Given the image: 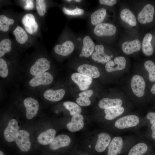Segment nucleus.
<instances>
[{"label":"nucleus","instance_id":"obj_1","mask_svg":"<svg viewBox=\"0 0 155 155\" xmlns=\"http://www.w3.org/2000/svg\"><path fill=\"white\" fill-rule=\"evenodd\" d=\"M140 122V119L137 116L130 115L123 117L117 120L115 125L119 129H124L135 126Z\"/></svg>","mask_w":155,"mask_h":155},{"label":"nucleus","instance_id":"obj_17","mask_svg":"<svg viewBox=\"0 0 155 155\" xmlns=\"http://www.w3.org/2000/svg\"><path fill=\"white\" fill-rule=\"evenodd\" d=\"M84 117L79 114L73 116L70 122L67 125V127L69 131L72 132L79 131L83 127Z\"/></svg>","mask_w":155,"mask_h":155},{"label":"nucleus","instance_id":"obj_26","mask_svg":"<svg viewBox=\"0 0 155 155\" xmlns=\"http://www.w3.org/2000/svg\"><path fill=\"white\" fill-rule=\"evenodd\" d=\"M121 20L132 26L137 24L136 19L134 15L129 9L125 8L121 11L120 14Z\"/></svg>","mask_w":155,"mask_h":155},{"label":"nucleus","instance_id":"obj_47","mask_svg":"<svg viewBox=\"0 0 155 155\" xmlns=\"http://www.w3.org/2000/svg\"><path fill=\"white\" fill-rule=\"evenodd\" d=\"M82 155H90L88 154H84Z\"/></svg>","mask_w":155,"mask_h":155},{"label":"nucleus","instance_id":"obj_20","mask_svg":"<svg viewBox=\"0 0 155 155\" xmlns=\"http://www.w3.org/2000/svg\"><path fill=\"white\" fill-rule=\"evenodd\" d=\"M77 70L79 73L91 78H97L100 75L98 68L95 66L89 64H82L78 67Z\"/></svg>","mask_w":155,"mask_h":155},{"label":"nucleus","instance_id":"obj_15","mask_svg":"<svg viewBox=\"0 0 155 155\" xmlns=\"http://www.w3.org/2000/svg\"><path fill=\"white\" fill-rule=\"evenodd\" d=\"M94 50L95 52L92 55V58L94 61L104 64L111 60L110 56L105 53L104 48L102 44H97L95 46Z\"/></svg>","mask_w":155,"mask_h":155},{"label":"nucleus","instance_id":"obj_42","mask_svg":"<svg viewBox=\"0 0 155 155\" xmlns=\"http://www.w3.org/2000/svg\"><path fill=\"white\" fill-rule=\"evenodd\" d=\"M151 129L152 131V137L153 138L155 139V124L152 125L151 127Z\"/></svg>","mask_w":155,"mask_h":155},{"label":"nucleus","instance_id":"obj_48","mask_svg":"<svg viewBox=\"0 0 155 155\" xmlns=\"http://www.w3.org/2000/svg\"><path fill=\"white\" fill-rule=\"evenodd\" d=\"M113 55H111V57H113Z\"/></svg>","mask_w":155,"mask_h":155},{"label":"nucleus","instance_id":"obj_41","mask_svg":"<svg viewBox=\"0 0 155 155\" xmlns=\"http://www.w3.org/2000/svg\"><path fill=\"white\" fill-rule=\"evenodd\" d=\"M26 5L25 8L26 9L30 10L32 9L34 7V4L32 0H26Z\"/></svg>","mask_w":155,"mask_h":155},{"label":"nucleus","instance_id":"obj_8","mask_svg":"<svg viewBox=\"0 0 155 155\" xmlns=\"http://www.w3.org/2000/svg\"><path fill=\"white\" fill-rule=\"evenodd\" d=\"M72 81L82 91L87 89L91 84L92 79V78L80 73H75L71 76Z\"/></svg>","mask_w":155,"mask_h":155},{"label":"nucleus","instance_id":"obj_24","mask_svg":"<svg viewBox=\"0 0 155 155\" xmlns=\"http://www.w3.org/2000/svg\"><path fill=\"white\" fill-rule=\"evenodd\" d=\"M122 103V100L119 98H104L99 101L98 104L100 108L105 109L120 106Z\"/></svg>","mask_w":155,"mask_h":155},{"label":"nucleus","instance_id":"obj_40","mask_svg":"<svg viewBox=\"0 0 155 155\" xmlns=\"http://www.w3.org/2000/svg\"><path fill=\"white\" fill-rule=\"evenodd\" d=\"M146 118L150 120L151 124H155V113L151 112L148 113L146 115Z\"/></svg>","mask_w":155,"mask_h":155},{"label":"nucleus","instance_id":"obj_2","mask_svg":"<svg viewBox=\"0 0 155 155\" xmlns=\"http://www.w3.org/2000/svg\"><path fill=\"white\" fill-rule=\"evenodd\" d=\"M30 134L24 130L18 131L15 138L17 145L22 151L27 152L30 148L31 142L29 139Z\"/></svg>","mask_w":155,"mask_h":155},{"label":"nucleus","instance_id":"obj_32","mask_svg":"<svg viewBox=\"0 0 155 155\" xmlns=\"http://www.w3.org/2000/svg\"><path fill=\"white\" fill-rule=\"evenodd\" d=\"M63 106L65 108L70 112L71 116L80 114L82 109L78 104L71 101H66L63 102Z\"/></svg>","mask_w":155,"mask_h":155},{"label":"nucleus","instance_id":"obj_30","mask_svg":"<svg viewBox=\"0 0 155 155\" xmlns=\"http://www.w3.org/2000/svg\"><path fill=\"white\" fill-rule=\"evenodd\" d=\"M16 41L20 44H23L27 41L28 36L24 30L18 26L13 31Z\"/></svg>","mask_w":155,"mask_h":155},{"label":"nucleus","instance_id":"obj_12","mask_svg":"<svg viewBox=\"0 0 155 155\" xmlns=\"http://www.w3.org/2000/svg\"><path fill=\"white\" fill-rule=\"evenodd\" d=\"M53 80V77L50 73L45 72L32 79L29 82V84L32 87L48 85L52 82Z\"/></svg>","mask_w":155,"mask_h":155},{"label":"nucleus","instance_id":"obj_9","mask_svg":"<svg viewBox=\"0 0 155 155\" xmlns=\"http://www.w3.org/2000/svg\"><path fill=\"white\" fill-rule=\"evenodd\" d=\"M154 12V7L152 5L150 4L146 5L138 14V21L142 24L150 22L153 20Z\"/></svg>","mask_w":155,"mask_h":155},{"label":"nucleus","instance_id":"obj_11","mask_svg":"<svg viewBox=\"0 0 155 155\" xmlns=\"http://www.w3.org/2000/svg\"><path fill=\"white\" fill-rule=\"evenodd\" d=\"M22 22L25 30L29 34H32L37 31L38 25L32 14L28 13L25 15L22 18Z\"/></svg>","mask_w":155,"mask_h":155},{"label":"nucleus","instance_id":"obj_23","mask_svg":"<svg viewBox=\"0 0 155 155\" xmlns=\"http://www.w3.org/2000/svg\"><path fill=\"white\" fill-rule=\"evenodd\" d=\"M65 92V90L62 89L56 90L49 89L44 92L43 96L48 100L52 102H57L63 98Z\"/></svg>","mask_w":155,"mask_h":155},{"label":"nucleus","instance_id":"obj_33","mask_svg":"<svg viewBox=\"0 0 155 155\" xmlns=\"http://www.w3.org/2000/svg\"><path fill=\"white\" fill-rule=\"evenodd\" d=\"M14 21L12 19L9 18L4 15L0 16V30L3 32L9 30V26L13 24Z\"/></svg>","mask_w":155,"mask_h":155},{"label":"nucleus","instance_id":"obj_36","mask_svg":"<svg viewBox=\"0 0 155 155\" xmlns=\"http://www.w3.org/2000/svg\"><path fill=\"white\" fill-rule=\"evenodd\" d=\"M36 8L40 16H43L45 14L46 9V4L45 1L36 0Z\"/></svg>","mask_w":155,"mask_h":155},{"label":"nucleus","instance_id":"obj_25","mask_svg":"<svg viewBox=\"0 0 155 155\" xmlns=\"http://www.w3.org/2000/svg\"><path fill=\"white\" fill-rule=\"evenodd\" d=\"M152 36L150 33L146 34L144 37L142 44V48L143 53L146 55H151L153 52V48L151 43Z\"/></svg>","mask_w":155,"mask_h":155},{"label":"nucleus","instance_id":"obj_34","mask_svg":"<svg viewBox=\"0 0 155 155\" xmlns=\"http://www.w3.org/2000/svg\"><path fill=\"white\" fill-rule=\"evenodd\" d=\"M144 66L148 72L149 80L151 82H155V65L153 62L150 60L146 61Z\"/></svg>","mask_w":155,"mask_h":155},{"label":"nucleus","instance_id":"obj_16","mask_svg":"<svg viewBox=\"0 0 155 155\" xmlns=\"http://www.w3.org/2000/svg\"><path fill=\"white\" fill-rule=\"evenodd\" d=\"M74 49V45L72 42L67 40L61 44L56 45L54 48L55 52L63 56H67L71 54Z\"/></svg>","mask_w":155,"mask_h":155},{"label":"nucleus","instance_id":"obj_39","mask_svg":"<svg viewBox=\"0 0 155 155\" xmlns=\"http://www.w3.org/2000/svg\"><path fill=\"white\" fill-rule=\"evenodd\" d=\"M99 1L101 4L109 6L114 5L117 2L116 0H99Z\"/></svg>","mask_w":155,"mask_h":155},{"label":"nucleus","instance_id":"obj_4","mask_svg":"<svg viewBox=\"0 0 155 155\" xmlns=\"http://www.w3.org/2000/svg\"><path fill=\"white\" fill-rule=\"evenodd\" d=\"M116 27L113 24L101 23L96 26L94 30V33L98 36H110L115 34Z\"/></svg>","mask_w":155,"mask_h":155},{"label":"nucleus","instance_id":"obj_21","mask_svg":"<svg viewBox=\"0 0 155 155\" xmlns=\"http://www.w3.org/2000/svg\"><path fill=\"white\" fill-rule=\"evenodd\" d=\"M56 133V131L54 129L46 130L39 134L37 137L38 141L43 145L50 144L55 138Z\"/></svg>","mask_w":155,"mask_h":155},{"label":"nucleus","instance_id":"obj_37","mask_svg":"<svg viewBox=\"0 0 155 155\" xmlns=\"http://www.w3.org/2000/svg\"><path fill=\"white\" fill-rule=\"evenodd\" d=\"M8 74V71L7 63L3 59H0V76L5 78L6 77Z\"/></svg>","mask_w":155,"mask_h":155},{"label":"nucleus","instance_id":"obj_43","mask_svg":"<svg viewBox=\"0 0 155 155\" xmlns=\"http://www.w3.org/2000/svg\"><path fill=\"white\" fill-rule=\"evenodd\" d=\"M151 90L153 94H155V83L152 86Z\"/></svg>","mask_w":155,"mask_h":155},{"label":"nucleus","instance_id":"obj_22","mask_svg":"<svg viewBox=\"0 0 155 155\" xmlns=\"http://www.w3.org/2000/svg\"><path fill=\"white\" fill-rule=\"evenodd\" d=\"M95 45L92 39L88 36H85L83 39L82 55L87 58L92 55L95 49Z\"/></svg>","mask_w":155,"mask_h":155},{"label":"nucleus","instance_id":"obj_49","mask_svg":"<svg viewBox=\"0 0 155 155\" xmlns=\"http://www.w3.org/2000/svg\"></svg>","mask_w":155,"mask_h":155},{"label":"nucleus","instance_id":"obj_13","mask_svg":"<svg viewBox=\"0 0 155 155\" xmlns=\"http://www.w3.org/2000/svg\"><path fill=\"white\" fill-rule=\"evenodd\" d=\"M70 142V138L68 135L64 134L59 135L55 137L49 144V148L52 150H56L68 146Z\"/></svg>","mask_w":155,"mask_h":155},{"label":"nucleus","instance_id":"obj_19","mask_svg":"<svg viewBox=\"0 0 155 155\" xmlns=\"http://www.w3.org/2000/svg\"><path fill=\"white\" fill-rule=\"evenodd\" d=\"M141 43L138 39L124 42L121 48L123 52L127 55H129L139 51L141 49Z\"/></svg>","mask_w":155,"mask_h":155},{"label":"nucleus","instance_id":"obj_3","mask_svg":"<svg viewBox=\"0 0 155 155\" xmlns=\"http://www.w3.org/2000/svg\"><path fill=\"white\" fill-rule=\"evenodd\" d=\"M19 129L17 120L14 119L10 120L4 131V136L5 140L9 142H13L19 131Z\"/></svg>","mask_w":155,"mask_h":155},{"label":"nucleus","instance_id":"obj_10","mask_svg":"<svg viewBox=\"0 0 155 155\" xmlns=\"http://www.w3.org/2000/svg\"><path fill=\"white\" fill-rule=\"evenodd\" d=\"M126 60L123 56H118L114 59V61L110 60L106 64L105 68L108 72L123 69L126 66Z\"/></svg>","mask_w":155,"mask_h":155},{"label":"nucleus","instance_id":"obj_29","mask_svg":"<svg viewBox=\"0 0 155 155\" xmlns=\"http://www.w3.org/2000/svg\"><path fill=\"white\" fill-rule=\"evenodd\" d=\"M124 111V108L121 106L105 109V118L108 120L113 119L122 115Z\"/></svg>","mask_w":155,"mask_h":155},{"label":"nucleus","instance_id":"obj_44","mask_svg":"<svg viewBox=\"0 0 155 155\" xmlns=\"http://www.w3.org/2000/svg\"><path fill=\"white\" fill-rule=\"evenodd\" d=\"M0 155H4L3 152L1 151H0Z\"/></svg>","mask_w":155,"mask_h":155},{"label":"nucleus","instance_id":"obj_6","mask_svg":"<svg viewBox=\"0 0 155 155\" xmlns=\"http://www.w3.org/2000/svg\"><path fill=\"white\" fill-rule=\"evenodd\" d=\"M133 92L137 97H141L145 93V83L141 76L135 75L132 78L131 82Z\"/></svg>","mask_w":155,"mask_h":155},{"label":"nucleus","instance_id":"obj_45","mask_svg":"<svg viewBox=\"0 0 155 155\" xmlns=\"http://www.w3.org/2000/svg\"><path fill=\"white\" fill-rule=\"evenodd\" d=\"M74 1L75 2H80L82 0H74Z\"/></svg>","mask_w":155,"mask_h":155},{"label":"nucleus","instance_id":"obj_14","mask_svg":"<svg viewBox=\"0 0 155 155\" xmlns=\"http://www.w3.org/2000/svg\"><path fill=\"white\" fill-rule=\"evenodd\" d=\"M98 138L94 149L98 153L104 152L108 146L111 140L110 135L107 133L103 132L98 135Z\"/></svg>","mask_w":155,"mask_h":155},{"label":"nucleus","instance_id":"obj_18","mask_svg":"<svg viewBox=\"0 0 155 155\" xmlns=\"http://www.w3.org/2000/svg\"><path fill=\"white\" fill-rule=\"evenodd\" d=\"M123 146V140L120 137H114L108 148V155H117L120 153Z\"/></svg>","mask_w":155,"mask_h":155},{"label":"nucleus","instance_id":"obj_28","mask_svg":"<svg viewBox=\"0 0 155 155\" xmlns=\"http://www.w3.org/2000/svg\"><path fill=\"white\" fill-rule=\"evenodd\" d=\"M93 93L92 90H88L82 92L79 94V97L76 100L77 104L81 106H87L91 104L89 98L91 97Z\"/></svg>","mask_w":155,"mask_h":155},{"label":"nucleus","instance_id":"obj_7","mask_svg":"<svg viewBox=\"0 0 155 155\" xmlns=\"http://www.w3.org/2000/svg\"><path fill=\"white\" fill-rule=\"evenodd\" d=\"M24 104L26 109V116L28 119H32L37 114L39 105L36 100L31 97L26 98L24 101Z\"/></svg>","mask_w":155,"mask_h":155},{"label":"nucleus","instance_id":"obj_31","mask_svg":"<svg viewBox=\"0 0 155 155\" xmlns=\"http://www.w3.org/2000/svg\"><path fill=\"white\" fill-rule=\"evenodd\" d=\"M148 149V146L146 144L140 143L131 148L128 155H142L147 152Z\"/></svg>","mask_w":155,"mask_h":155},{"label":"nucleus","instance_id":"obj_27","mask_svg":"<svg viewBox=\"0 0 155 155\" xmlns=\"http://www.w3.org/2000/svg\"><path fill=\"white\" fill-rule=\"evenodd\" d=\"M106 14V9L104 8L99 9L92 13L90 16L91 24L94 26L100 24L104 20Z\"/></svg>","mask_w":155,"mask_h":155},{"label":"nucleus","instance_id":"obj_46","mask_svg":"<svg viewBox=\"0 0 155 155\" xmlns=\"http://www.w3.org/2000/svg\"><path fill=\"white\" fill-rule=\"evenodd\" d=\"M66 1H68V2H70V1H71V0H66Z\"/></svg>","mask_w":155,"mask_h":155},{"label":"nucleus","instance_id":"obj_35","mask_svg":"<svg viewBox=\"0 0 155 155\" xmlns=\"http://www.w3.org/2000/svg\"><path fill=\"white\" fill-rule=\"evenodd\" d=\"M12 42L8 39H5L0 42V57L3 56L6 53L9 52L11 50Z\"/></svg>","mask_w":155,"mask_h":155},{"label":"nucleus","instance_id":"obj_38","mask_svg":"<svg viewBox=\"0 0 155 155\" xmlns=\"http://www.w3.org/2000/svg\"><path fill=\"white\" fill-rule=\"evenodd\" d=\"M63 11L66 15L71 16L81 15L84 13V11L83 9L80 8H76L73 9H69L64 7L63 8Z\"/></svg>","mask_w":155,"mask_h":155},{"label":"nucleus","instance_id":"obj_5","mask_svg":"<svg viewBox=\"0 0 155 155\" xmlns=\"http://www.w3.org/2000/svg\"><path fill=\"white\" fill-rule=\"evenodd\" d=\"M50 68V62L44 58L38 59L30 69V74L36 76L42 74Z\"/></svg>","mask_w":155,"mask_h":155}]
</instances>
